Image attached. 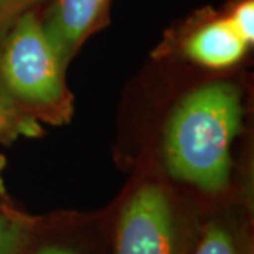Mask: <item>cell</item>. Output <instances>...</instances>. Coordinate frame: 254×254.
Masks as SVG:
<instances>
[{"mask_svg": "<svg viewBox=\"0 0 254 254\" xmlns=\"http://www.w3.org/2000/svg\"><path fill=\"white\" fill-rule=\"evenodd\" d=\"M111 0H55L42 22L58 58L68 66L81 43L103 23Z\"/></svg>", "mask_w": 254, "mask_h": 254, "instance_id": "cell-4", "label": "cell"}, {"mask_svg": "<svg viewBox=\"0 0 254 254\" xmlns=\"http://www.w3.org/2000/svg\"><path fill=\"white\" fill-rule=\"evenodd\" d=\"M233 28L240 33V37L245 40L248 45L254 40V2L253 0H245L233 10L228 17Z\"/></svg>", "mask_w": 254, "mask_h": 254, "instance_id": "cell-8", "label": "cell"}, {"mask_svg": "<svg viewBox=\"0 0 254 254\" xmlns=\"http://www.w3.org/2000/svg\"><path fill=\"white\" fill-rule=\"evenodd\" d=\"M195 254H238V251L230 233L225 228L211 225L203 233Z\"/></svg>", "mask_w": 254, "mask_h": 254, "instance_id": "cell-7", "label": "cell"}, {"mask_svg": "<svg viewBox=\"0 0 254 254\" xmlns=\"http://www.w3.org/2000/svg\"><path fill=\"white\" fill-rule=\"evenodd\" d=\"M64 69L32 10L0 38V99L20 113L48 121L68 118L71 98Z\"/></svg>", "mask_w": 254, "mask_h": 254, "instance_id": "cell-2", "label": "cell"}, {"mask_svg": "<svg viewBox=\"0 0 254 254\" xmlns=\"http://www.w3.org/2000/svg\"><path fill=\"white\" fill-rule=\"evenodd\" d=\"M40 126L37 119L15 109L0 99V140H13L18 135H37Z\"/></svg>", "mask_w": 254, "mask_h": 254, "instance_id": "cell-6", "label": "cell"}, {"mask_svg": "<svg viewBox=\"0 0 254 254\" xmlns=\"http://www.w3.org/2000/svg\"><path fill=\"white\" fill-rule=\"evenodd\" d=\"M42 0H0V38L7 33L13 22L32 10Z\"/></svg>", "mask_w": 254, "mask_h": 254, "instance_id": "cell-9", "label": "cell"}, {"mask_svg": "<svg viewBox=\"0 0 254 254\" xmlns=\"http://www.w3.org/2000/svg\"><path fill=\"white\" fill-rule=\"evenodd\" d=\"M38 254H74L73 251L66 250V248H60V246H50V248H45Z\"/></svg>", "mask_w": 254, "mask_h": 254, "instance_id": "cell-11", "label": "cell"}, {"mask_svg": "<svg viewBox=\"0 0 254 254\" xmlns=\"http://www.w3.org/2000/svg\"><path fill=\"white\" fill-rule=\"evenodd\" d=\"M241 126L240 91L230 83L193 89L172 113L164 150L169 172L208 193L226 189L231 145Z\"/></svg>", "mask_w": 254, "mask_h": 254, "instance_id": "cell-1", "label": "cell"}, {"mask_svg": "<svg viewBox=\"0 0 254 254\" xmlns=\"http://www.w3.org/2000/svg\"><path fill=\"white\" fill-rule=\"evenodd\" d=\"M15 241H17V228L0 210V254H10Z\"/></svg>", "mask_w": 254, "mask_h": 254, "instance_id": "cell-10", "label": "cell"}, {"mask_svg": "<svg viewBox=\"0 0 254 254\" xmlns=\"http://www.w3.org/2000/svg\"><path fill=\"white\" fill-rule=\"evenodd\" d=\"M187 55L206 68H228L245 57L248 43L228 18L213 20L196 28L185 43Z\"/></svg>", "mask_w": 254, "mask_h": 254, "instance_id": "cell-5", "label": "cell"}, {"mask_svg": "<svg viewBox=\"0 0 254 254\" xmlns=\"http://www.w3.org/2000/svg\"><path fill=\"white\" fill-rule=\"evenodd\" d=\"M116 254H175L172 210L160 185H144L126 203Z\"/></svg>", "mask_w": 254, "mask_h": 254, "instance_id": "cell-3", "label": "cell"}, {"mask_svg": "<svg viewBox=\"0 0 254 254\" xmlns=\"http://www.w3.org/2000/svg\"><path fill=\"white\" fill-rule=\"evenodd\" d=\"M3 165H5V159L0 155V195L3 193V182H2V170H3Z\"/></svg>", "mask_w": 254, "mask_h": 254, "instance_id": "cell-12", "label": "cell"}]
</instances>
